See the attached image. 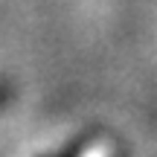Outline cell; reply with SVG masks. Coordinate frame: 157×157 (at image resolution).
Here are the masks:
<instances>
[{
	"label": "cell",
	"instance_id": "1",
	"mask_svg": "<svg viewBox=\"0 0 157 157\" xmlns=\"http://www.w3.org/2000/svg\"><path fill=\"white\" fill-rule=\"evenodd\" d=\"M47 157H82V143H73V146L61 148V151H56V154H47Z\"/></svg>",
	"mask_w": 157,
	"mask_h": 157
},
{
	"label": "cell",
	"instance_id": "2",
	"mask_svg": "<svg viewBox=\"0 0 157 157\" xmlns=\"http://www.w3.org/2000/svg\"><path fill=\"white\" fill-rule=\"evenodd\" d=\"M12 93H15V90H12V84H9V82H0V108L12 99Z\"/></svg>",
	"mask_w": 157,
	"mask_h": 157
}]
</instances>
